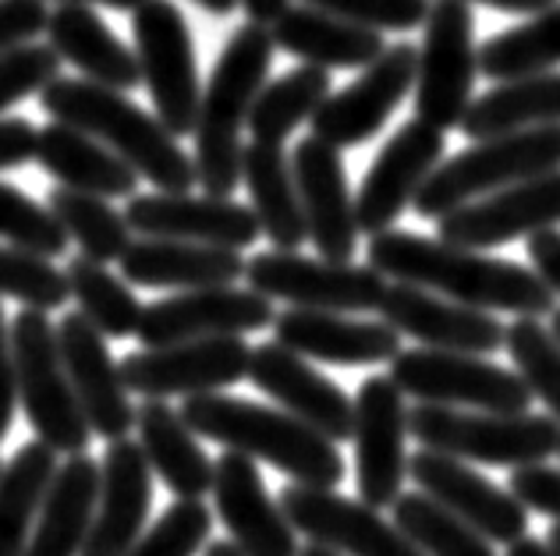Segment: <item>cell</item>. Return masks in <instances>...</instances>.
<instances>
[{
	"instance_id": "f546056e",
	"label": "cell",
	"mask_w": 560,
	"mask_h": 556,
	"mask_svg": "<svg viewBox=\"0 0 560 556\" xmlns=\"http://www.w3.org/2000/svg\"><path fill=\"white\" fill-rule=\"evenodd\" d=\"M100 493V464L85 453H71L57 464V475L43 496L39 518L33 524L22 556H79L90 535V521Z\"/></svg>"
},
{
	"instance_id": "83f0119b",
	"label": "cell",
	"mask_w": 560,
	"mask_h": 556,
	"mask_svg": "<svg viewBox=\"0 0 560 556\" xmlns=\"http://www.w3.org/2000/svg\"><path fill=\"white\" fill-rule=\"evenodd\" d=\"M121 276L139 287H220L245 276V259L238 248L178 241V238H142L125 248Z\"/></svg>"
},
{
	"instance_id": "e575fe53",
	"label": "cell",
	"mask_w": 560,
	"mask_h": 556,
	"mask_svg": "<svg viewBox=\"0 0 560 556\" xmlns=\"http://www.w3.org/2000/svg\"><path fill=\"white\" fill-rule=\"evenodd\" d=\"M560 121V71H533V75H518L508 82H497L490 93L471 99L462 131L468 139H493L508 135V131L557 125Z\"/></svg>"
},
{
	"instance_id": "277c9868",
	"label": "cell",
	"mask_w": 560,
	"mask_h": 556,
	"mask_svg": "<svg viewBox=\"0 0 560 556\" xmlns=\"http://www.w3.org/2000/svg\"><path fill=\"white\" fill-rule=\"evenodd\" d=\"M270 25L245 22L234 28L228 47L220 50L217 68L206 82L196 117V178L202 192L231 196L242 181V128L248 125L259 90L267 85L273 64Z\"/></svg>"
},
{
	"instance_id": "7402d4cb",
	"label": "cell",
	"mask_w": 560,
	"mask_h": 556,
	"mask_svg": "<svg viewBox=\"0 0 560 556\" xmlns=\"http://www.w3.org/2000/svg\"><path fill=\"white\" fill-rule=\"evenodd\" d=\"M383 323H390L401 336H411L422 347L440 351H468V355H493L504 347V330L493 312L471 309L451 301L436 291L394 281L376 305Z\"/></svg>"
},
{
	"instance_id": "b9f144b4",
	"label": "cell",
	"mask_w": 560,
	"mask_h": 556,
	"mask_svg": "<svg viewBox=\"0 0 560 556\" xmlns=\"http://www.w3.org/2000/svg\"><path fill=\"white\" fill-rule=\"evenodd\" d=\"M504 347L533 398L547 404L560 422V341L553 330L539 323V316H518L504 330Z\"/></svg>"
},
{
	"instance_id": "f35d334b",
	"label": "cell",
	"mask_w": 560,
	"mask_h": 556,
	"mask_svg": "<svg viewBox=\"0 0 560 556\" xmlns=\"http://www.w3.org/2000/svg\"><path fill=\"white\" fill-rule=\"evenodd\" d=\"M68 291L71 298L82 305V316L103 333L114 336V341H125V336H136L139 319L145 305L136 298L121 276H114L107 270V262H96L90 256H75L68 262Z\"/></svg>"
},
{
	"instance_id": "5bb4252c",
	"label": "cell",
	"mask_w": 560,
	"mask_h": 556,
	"mask_svg": "<svg viewBox=\"0 0 560 556\" xmlns=\"http://www.w3.org/2000/svg\"><path fill=\"white\" fill-rule=\"evenodd\" d=\"M277 504L294 532L341 556H425L394 521H383L376 507L334 489L291 482Z\"/></svg>"
},
{
	"instance_id": "74e56055",
	"label": "cell",
	"mask_w": 560,
	"mask_h": 556,
	"mask_svg": "<svg viewBox=\"0 0 560 556\" xmlns=\"http://www.w3.org/2000/svg\"><path fill=\"white\" fill-rule=\"evenodd\" d=\"M560 64V0L547 11H536L533 22L490 36L479 47V75L508 82L533 71H550Z\"/></svg>"
},
{
	"instance_id": "cb8c5ba5",
	"label": "cell",
	"mask_w": 560,
	"mask_h": 556,
	"mask_svg": "<svg viewBox=\"0 0 560 556\" xmlns=\"http://www.w3.org/2000/svg\"><path fill=\"white\" fill-rule=\"evenodd\" d=\"M57 344L75 390L79 407L90 429L103 440H125L136 429V407L128 401L121 365L110 358L107 336H103L82 312H68L57 327Z\"/></svg>"
},
{
	"instance_id": "9f6ffc18",
	"label": "cell",
	"mask_w": 560,
	"mask_h": 556,
	"mask_svg": "<svg viewBox=\"0 0 560 556\" xmlns=\"http://www.w3.org/2000/svg\"><path fill=\"white\" fill-rule=\"evenodd\" d=\"M508 556H550V549H547V543H539V539L522 535L508 546Z\"/></svg>"
},
{
	"instance_id": "44dd1931",
	"label": "cell",
	"mask_w": 560,
	"mask_h": 556,
	"mask_svg": "<svg viewBox=\"0 0 560 556\" xmlns=\"http://www.w3.org/2000/svg\"><path fill=\"white\" fill-rule=\"evenodd\" d=\"M294 185H299L305 227L313 248L330 262H351L359 248L355 199L348 192L341 150L316 135L302 139L291 156Z\"/></svg>"
},
{
	"instance_id": "52a82bcc",
	"label": "cell",
	"mask_w": 560,
	"mask_h": 556,
	"mask_svg": "<svg viewBox=\"0 0 560 556\" xmlns=\"http://www.w3.org/2000/svg\"><path fill=\"white\" fill-rule=\"evenodd\" d=\"M19 404L36 440L57 453H85L93 429L85 422L57 344V327L43 309H22L11 323Z\"/></svg>"
},
{
	"instance_id": "7c38bea8",
	"label": "cell",
	"mask_w": 560,
	"mask_h": 556,
	"mask_svg": "<svg viewBox=\"0 0 560 556\" xmlns=\"http://www.w3.org/2000/svg\"><path fill=\"white\" fill-rule=\"evenodd\" d=\"M253 347L245 336H199L131 351L121 362V379L142 398H188V393L228 390L248 379Z\"/></svg>"
},
{
	"instance_id": "e7e4bbea",
	"label": "cell",
	"mask_w": 560,
	"mask_h": 556,
	"mask_svg": "<svg viewBox=\"0 0 560 556\" xmlns=\"http://www.w3.org/2000/svg\"><path fill=\"white\" fill-rule=\"evenodd\" d=\"M557 458H560V447H557Z\"/></svg>"
},
{
	"instance_id": "2e32d148",
	"label": "cell",
	"mask_w": 560,
	"mask_h": 556,
	"mask_svg": "<svg viewBox=\"0 0 560 556\" xmlns=\"http://www.w3.org/2000/svg\"><path fill=\"white\" fill-rule=\"evenodd\" d=\"M416 64L419 50L411 43L387 47L373 64H365L362 79L316 107V114L308 117L313 135L337 145V150L370 142L387 125V117L401 107V99L416 90Z\"/></svg>"
},
{
	"instance_id": "d4e9b609",
	"label": "cell",
	"mask_w": 560,
	"mask_h": 556,
	"mask_svg": "<svg viewBox=\"0 0 560 556\" xmlns=\"http://www.w3.org/2000/svg\"><path fill=\"white\" fill-rule=\"evenodd\" d=\"M248 379L273 398L284 412L302 418L334 443L351 440V418H355V401L327 379L319 369L305 362V355L284 347L280 341H267L253 347L248 358Z\"/></svg>"
},
{
	"instance_id": "4fadbf2b",
	"label": "cell",
	"mask_w": 560,
	"mask_h": 556,
	"mask_svg": "<svg viewBox=\"0 0 560 556\" xmlns=\"http://www.w3.org/2000/svg\"><path fill=\"white\" fill-rule=\"evenodd\" d=\"M355 482L362 504L376 510L394 507L408 475V407L405 393L390 376H370L355 393Z\"/></svg>"
},
{
	"instance_id": "4dcf8cb0",
	"label": "cell",
	"mask_w": 560,
	"mask_h": 556,
	"mask_svg": "<svg viewBox=\"0 0 560 556\" xmlns=\"http://www.w3.org/2000/svg\"><path fill=\"white\" fill-rule=\"evenodd\" d=\"M136 429L153 475L178 500H202L213 489L210 453L199 447L182 412H174L164 398H145L142 407H136Z\"/></svg>"
},
{
	"instance_id": "7a4b0ae2",
	"label": "cell",
	"mask_w": 560,
	"mask_h": 556,
	"mask_svg": "<svg viewBox=\"0 0 560 556\" xmlns=\"http://www.w3.org/2000/svg\"><path fill=\"white\" fill-rule=\"evenodd\" d=\"M188 429L228 450L267 461L299 486L337 489L345 478V458L327 440L284 407H262L256 401L228 398V393H188L182 404Z\"/></svg>"
},
{
	"instance_id": "f5cc1de1",
	"label": "cell",
	"mask_w": 560,
	"mask_h": 556,
	"mask_svg": "<svg viewBox=\"0 0 560 556\" xmlns=\"http://www.w3.org/2000/svg\"><path fill=\"white\" fill-rule=\"evenodd\" d=\"M528 259H533V270L550 284L553 295H560V230H536L528 234Z\"/></svg>"
},
{
	"instance_id": "9a60e30c",
	"label": "cell",
	"mask_w": 560,
	"mask_h": 556,
	"mask_svg": "<svg viewBox=\"0 0 560 556\" xmlns=\"http://www.w3.org/2000/svg\"><path fill=\"white\" fill-rule=\"evenodd\" d=\"M408 475L425 496L458 514L493 546H511L528 532V507L511 489L493 486L462 458L422 447L408 458Z\"/></svg>"
},
{
	"instance_id": "d590c367",
	"label": "cell",
	"mask_w": 560,
	"mask_h": 556,
	"mask_svg": "<svg viewBox=\"0 0 560 556\" xmlns=\"http://www.w3.org/2000/svg\"><path fill=\"white\" fill-rule=\"evenodd\" d=\"M57 475V450L47 443H25L0 468V556H22L43 496Z\"/></svg>"
},
{
	"instance_id": "be15d7a7",
	"label": "cell",
	"mask_w": 560,
	"mask_h": 556,
	"mask_svg": "<svg viewBox=\"0 0 560 556\" xmlns=\"http://www.w3.org/2000/svg\"><path fill=\"white\" fill-rule=\"evenodd\" d=\"M550 316H553V323H550V330H553V336H557V341H560V305H557V309H553Z\"/></svg>"
},
{
	"instance_id": "91938a15",
	"label": "cell",
	"mask_w": 560,
	"mask_h": 556,
	"mask_svg": "<svg viewBox=\"0 0 560 556\" xmlns=\"http://www.w3.org/2000/svg\"><path fill=\"white\" fill-rule=\"evenodd\" d=\"M202 556H245V553H242L238 546H234V543H228V539H224V543H206Z\"/></svg>"
},
{
	"instance_id": "6f0895ef",
	"label": "cell",
	"mask_w": 560,
	"mask_h": 556,
	"mask_svg": "<svg viewBox=\"0 0 560 556\" xmlns=\"http://www.w3.org/2000/svg\"><path fill=\"white\" fill-rule=\"evenodd\" d=\"M191 4H199L202 11L217 14V19H228V14L238 8V0H191Z\"/></svg>"
},
{
	"instance_id": "603a6c76",
	"label": "cell",
	"mask_w": 560,
	"mask_h": 556,
	"mask_svg": "<svg viewBox=\"0 0 560 556\" xmlns=\"http://www.w3.org/2000/svg\"><path fill=\"white\" fill-rule=\"evenodd\" d=\"M125 221L142 238H178L224 248H248L259 238L256 213L231 196H188V192H150L128 196Z\"/></svg>"
},
{
	"instance_id": "03108f58",
	"label": "cell",
	"mask_w": 560,
	"mask_h": 556,
	"mask_svg": "<svg viewBox=\"0 0 560 556\" xmlns=\"http://www.w3.org/2000/svg\"><path fill=\"white\" fill-rule=\"evenodd\" d=\"M0 468H4V464H0Z\"/></svg>"
},
{
	"instance_id": "c3c4849f",
	"label": "cell",
	"mask_w": 560,
	"mask_h": 556,
	"mask_svg": "<svg viewBox=\"0 0 560 556\" xmlns=\"http://www.w3.org/2000/svg\"><path fill=\"white\" fill-rule=\"evenodd\" d=\"M508 489L518 496V500L536 510V514H547L550 521H560V468L550 464H522L511 472Z\"/></svg>"
},
{
	"instance_id": "11a10c76",
	"label": "cell",
	"mask_w": 560,
	"mask_h": 556,
	"mask_svg": "<svg viewBox=\"0 0 560 556\" xmlns=\"http://www.w3.org/2000/svg\"><path fill=\"white\" fill-rule=\"evenodd\" d=\"M465 4H486V8H497V11H508V14H536V11H547L557 0H465Z\"/></svg>"
},
{
	"instance_id": "ab89813d",
	"label": "cell",
	"mask_w": 560,
	"mask_h": 556,
	"mask_svg": "<svg viewBox=\"0 0 560 556\" xmlns=\"http://www.w3.org/2000/svg\"><path fill=\"white\" fill-rule=\"evenodd\" d=\"M47 210L65 227L68 241H79L82 256H90L96 262L121 259L125 248L131 245V227L125 221V213H117L103 196L57 185L47 199Z\"/></svg>"
},
{
	"instance_id": "5b68a950",
	"label": "cell",
	"mask_w": 560,
	"mask_h": 556,
	"mask_svg": "<svg viewBox=\"0 0 560 556\" xmlns=\"http://www.w3.org/2000/svg\"><path fill=\"white\" fill-rule=\"evenodd\" d=\"M408 436L462 461L522 468L553 458L560 447V422L533 412H476L419 401V407L408 412Z\"/></svg>"
},
{
	"instance_id": "1f68e13d",
	"label": "cell",
	"mask_w": 560,
	"mask_h": 556,
	"mask_svg": "<svg viewBox=\"0 0 560 556\" xmlns=\"http://www.w3.org/2000/svg\"><path fill=\"white\" fill-rule=\"evenodd\" d=\"M47 39L57 57L75 64L90 82L110 85L117 93L136 90L142 82L136 50H128L107 28V22L96 11H90V4H61L50 11Z\"/></svg>"
},
{
	"instance_id": "ffe728a7",
	"label": "cell",
	"mask_w": 560,
	"mask_h": 556,
	"mask_svg": "<svg viewBox=\"0 0 560 556\" xmlns=\"http://www.w3.org/2000/svg\"><path fill=\"white\" fill-rule=\"evenodd\" d=\"M213 510L245 556H299V532L270 496L248 453L224 450L213 461Z\"/></svg>"
},
{
	"instance_id": "9c48e42d",
	"label": "cell",
	"mask_w": 560,
	"mask_h": 556,
	"mask_svg": "<svg viewBox=\"0 0 560 556\" xmlns=\"http://www.w3.org/2000/svg\"><path fill=\"white\" fill-rule=\"evenodd\" d=\"M390 379L405 398L425 404L476 407V412H528L533 390L518 372L468 351L416 347L390 358Z\"/></svg>"
},
{
	"instance_id": "f907efd6",
	"label": "cell",
	"mask_w": 560,
	"mask_h": 556,
	"mask_svg": "<svg viewBox=\"0 0 560 556\" xmlns=\"http://www.w3.org/2000/svg\"><path fill=\"white\" fill-rule=\"evenodd\" d=\"M36 156V128L25 117H0V170H14Z\"/></svg>"
},
{
	"instance_id": "ac0fdd59",
	"label": "cell",
	"mask_w": 560,
	"mask_h": 556,
	"mask_svg": "<svg viewBox=\"0 0 560 556\" xmlns=\"http://www.w3.org/2000/svg\"><path fill=\"white\" fill-rule=\"evenodd\" d=\"M550 227H560V167L500 188L436 221L440 238L465 248H497Z\"/></svg>"
},
{
	"instance_id": "4316f807",
	"label": "cell",
	"mask_w": 560,
	"mask_h": 556,
	"mask_svg": "<svg viewBox=\"0 0 560 556\" xmlns=\"http://www.w3.org/2000/svg\"><path fill=\"white\" fill-rule=\"evenodd\" d=\"M277 341L299 351L313 362L330 365H380L390 362L401 351V333L390 323H365L348 312H323V309H291L273 316Z\"/></svg>"
},
{
	"instance_id": "60d3db41",
	"label": "cell",
	"mask_w": 560,
	"mask_h": 556,
	"mask_svg": "<svg viewBox=\"0 0 560 556\" xmlns=\"http://www.w3.org/2000/svg\"><path fill=\"white\" fill-rule=\"evenodd\" d=\"M394 524L425 556H497L493 543L425 493H401L394 500Z\"/></svg>"
},
{
	"instance_id": "6125c7cd",
	"label": "cell",
	"mask_w": 560,
	"mask_h": 556,
	"mask_svg": "<svg viewBox=\"0 0 560 556\" xmlns=\"http://www.w3.org/2000/svg\"><path fill=\"white\" fill-rule=\"evenodd\" d=\"M299 556H341V553H334V549L319 546V543H308L305 549H299Z\"/></svg>"
},
{
	"instance_id": "8992f818",
	"label": "cell",
	"mask_w": 560,
	"mask_h": 556,
	"mask_svg": "<svg viewBox=\"0 0 560 556\" xmlns=\"http://www.w3.org/2000/svg\"><path fill=\"white\" fill-rule=\"evenodd\" d=\"M553 167H560V121L479 139L471 150L440 164L419 188V196L411 199V206L422 221L436 224L451 210L468 206V202L486 199L500 188L536 178V174Z\"/></svg>"
},
{
	"instance_id": "681fc988",
	"label": "cell",
	"mask_w": 560,
	"mask_h": 556,
	"mask_svg": "<svg viewBox=\"0 0 560 556\" xmlns=\"http://www.w3.org/2000/svg\"><path fill=\"white\" fill-rule=\"evenodd\" d=\"M50 11L43 0H0V54L47 33Z\"/></svg>"
},
{
	"instance_id": "f1b7e54d",
	"label": "cell",
	"mask_w": 560,
	"mask_h": 556,
	"mask_svg": "<svg viewBox=\"0 0 560 556\" xmlns=\"http://www.w3.org/2000/svg\"><path fill=\"white\" fill-rule=\"evenodd\" d=\"M36 164L50 174L57 185L90 192L103 199H125L136 196L139 170L128 167L114 150H107L100 139L71 128L65 121H50L36 131Z\"/></svg>"
},
{
	"instance_id": "8fae6325",
	"label": "cell",
	"mask_w": 560,
	"mask_h": 556,
	"mask_svg": "<svg viewBox=\"0 0 560 556\" xmlns=\"http://www.w3.org/2000/svg\"><path fill=\"white\" fill-rule=\"evenodd\" d=\"M245 281L270 301H288L294 309L323 312H376L387 291V276L355 262L308 259L302 252L273 248L245 262Z\"/></svg>"
},
{
	"instance_id": "484cf974",
	"label": "cell",
	"mask_w": 560,
	"mask_h": 556,
	"mask_svg": "<svg viewBox=\"0 0 560 556\" xmlns=\"http://www.w3.org/2000/svg\"><path fill=\"white\" fill-rule=\"evenodd\" d=\"M153 510V468L142 443L110 440L100 461V493L90 521V535L79 556H125L145 532Z\"/></svg>"
},
{
	"instance_id": "836d02e7",
	"label": "cell",
	"mask_w": 560,
	"mask_h": 556,
	"mask_svg": "<svg viewBox=\"0 0 560 556\" xmlns=\"http://www.w3.org/2000/svg\"><path fill=\"white\" fill-rule=\"evenodd\" d=\"M242 181L253 196V213L259 230L267 234L273 248L299 252L308 241L299 185H294L291 159L284 156V145L273 142H248L242 150Z\"/></svg>"
},
{
	"instance_id": "d6986e66",
	"label": "cell",
	"mask_w": 560,
	"mask_h": 556,
	"mask_svg": "<svg viewBox=\"0 0 560 556\" xmlns=\"http://www.w3.org/2000/svg\"><path fill=\"white\" fill-rule=\"evenodd\" d=\"M440 156H444L440 128L419 121V117L397 128V135H390V142L380 150L355 196L359 234L373 238L380 230H390L394 221H401L425 178L440 167Z\"/></svg>"
},
{
	"instance_id": "680465c9",
	"label": "cell",
	"mask_w": 560,
	"mask_h": 556,
	"mask_svg": "<svg viewBox=\"0 0 560 556\" xmlns=\"http://www.w3.org/2000/svg\"><path fill=\"white\" fill-rule=\"evenodd\" d=\"M61 4H103L114 11H136L142 0H61Z\"/></svg>"
},
{
	"instance_id": "7bdbcfd3",
	"label": "cell",
	"mask_w": 560,
	"mask_h": 556,
	"mask_svg": "<svg viewBox=\"0 0 560 556\" xmlns=\"http://www.w3.org/2000/svg\"><path fill=\"white\" fill-rule=\"evenodd\" d=\"M0 238L43 259H61L68 248V234L57 216L4 181H0Z\"/></svg>"
},
{
	"instance_id": "e0dca14e",
	"label": "cell",
	"mask_w": 560,
	"mask_h": 556,
	"mask_svg": "<svg viewBox=\"0 0 560 556\" xmlns=\"http://www.w3.org/2000/svg\"><path fill=\"white\" fill-rule=\"evenodd\" d=\"M273 323V305L259 291H242L234 284L191 287L182 295L145 305L136 336L142 347L199 341V336H245Z\"/></svg>"
},
{
	"instance_id": "94428289",
	"label": "cell",
	"mask_w": 560,
	"mask_h": 556,
	"mask_svg": "<svg viewBox=\"0 0 560 556\" xmlns=\"http://www.w3.org/2000/svg\"><path fill=\"white\" fill-rule=\"evenodd\" d=\"M547 549H550V556H560V521H550V532H547Z\"/></svg>"
},
{
	"instance_id": "ee69618b",
	"label": "cell",
	"mask_w": 560,
	"mask_h": 556,
	"mask_svg": "<svg viewBox=\"0 0 560 556\" xmlns=\"http://www.w3.org/2000/svg\"><path fill=\"white\" fill-rule=\"evenodd\" d=\"M0 298L22 301L25 309H61L71 298L68 276L57 273L50 259L25 252V248H0Z\"/></svg>"
},
{
	"instance_id": "6da1fadb",
	"label": "cell",
	"mask_w": 560,
	"mask_h": 556,
	"mask_svg": "<svg viewBox=\"0 0 560 556\" xmlns=\"http://www.w3.org/2000/svg\"><path fill=\"white\" fill-rule=\"evenodd\" d=\"M370 267L387 281L436 291L451 301L486 312L550 316L553 291L536 270L518 262L486 256L482 248H465L444 238H422L411 230H380L370 238Z\"/></svg>"
},
{
	"instance_id": "db71d44e",
	"label": "cell",
	"mask_w": 560,
	"mask_h": 556,
	"mask_svg": "<svg viewBox=\"0 0 560 556\" xmlns=\"http://www.w3.org/2000/svg\"><path fill=\"white\" fill-rule=\"evenodd\" d=\"M245 8L248 22H259V25H273L280 14L291 8V0H238Z\"/></svg>"
},
{
	"instance_id": "f6af8a7d",
	"label": "cell",
	"mask_w": 560,
	"mask_h": 556,
	"mask_svg": "<svg viewBox=\"0 0 560 556\" xmlns=\"http://www.w3.org/2000/svg\"><path fill=\"white\" fill-rule=\"evenodd\" d=\"M213 510L202 500H178L145 529L125 556H199L210 543Z\"/></svg>"
},
{
	"instance_id": "3957f363",
	"label": "cell",
	"mask_w": 560,
	"mask_h": 556,
	"mask_svg": "<svg viewBox=\"0 0 560 556\" xmlns=\"http://www.w3.org/2000/svg\"><path fill=\"white\" fill-rule=\"evenodd\" d=\"M39 104L54 121L100 139L160 192H191L199 185L196 159L160 125V117L128 104L110 85L57 75L39 90Z\"/></svg>"
},
{
	"instance_id": "ba28073f",
	"label": "cell",
	"mask_w": 560,
	"mask_h": 556,
	"mask_svg": "<svg viewBox=\"0 0 560 556\" xmlns=\"http://www.w3.org/2000/svg\"><path fill=\"white\" fill-rule=\"evenodd\" d=\"M131 33H136V57L142 82L153 96L160 125L174 139L191 135L199 117V68L196 43L182 8L174 0H142L131 11Z\"/></svg>"
},
{
	"instance_id": "d6a6232c",
	"label": "cell",
	"mask_w": 560,
	"mask_h": 556,
	"mask_svg": "<svg viewBox=\"0 0 560 556\" xmlns=\"http://www.w3.org/2000/svg\"><path fill=\"white\" fill-rule=\"evenodd\" d=\"M277 50L291 57H302L305 64L316 68H365L387 50L383 47L380 28H365L355 22L337 19L330 11H319L313 4L288 8L270 25Z\"/></svg>"
},
{
	"instance_id": "30bf717a",
	"label": "cell",
	"mask_w": 560,
	"mask_h": 556,
	"mask_svg": "<svg viewBox=\"0 0 560 556\" xmlns=\"http://www.w3.org/2000/svg\"><path fill=\"white\" fill-rule=\"evenodd\" d=\"M416 64V117L440 131L462 125L479 79L476 19L465 0H436L425 14Z\"/></svg>"
},
{
	"instance_id": "816d5d0a",
	"label": "cell",
	"mask_w": 560,
	"mask_h": 556,
	"mask_svg": "<svg viewBox=\"0 0 560 556\" xmlns=\"http://www.w3.org/2000/svg\"><path fill=\"white\" fill-rule=\"evenodd\" d=\"M14 407H19V379H14V351H11V330L0 309V440L11 433Z\"/></svg>"
},
{
	"instance_id": "bcb514c9",
	"label": "cell",
	"mask_w": 560,
	"mask_h": 556,
	"mask_svg": "<svg viewBox=\"0 0 560 556\" xmlns=\"http://www.w3.org/2000/svg\"><path fill=\"white\" fill-rule=\"evenodd\" d=\"M57 75H61V57L54 47L22 43V47L0 54V114L28 93H39Z\"/></svg>"
},
{
	"instance_id": "8d00e7d4",
	"label": "cell",
	"mask_w": 560,
	"mask_h": 556,
	"mask_svg": "<svg viewBox=\"0 0 560 556\" xmlns=\"http://www.w3.org/2000/svg\"><path fill=\"white\" fill-rule=\"evenodd\" d=\"M330 96V71L316 64H302L267 82L248 110V131L256 142L284 145L294 128L316 114V107Z\"/></svg>"
},
{
	"instance_id": "7dc6e473",
	"label": "cell",
	"mask_w": 560,
	"mask_h": 556,
	"mask_svg": "<svg viewBox=\"0 0 560 556\" xmlns=\"http://www.w3.org/2000/svg\"><path fill=\"white\" fill-rule=\"evenodd\" d=\"M305 4L380 33H408L430 14V0H305Z\"/></svg>"
}]
</instances>
